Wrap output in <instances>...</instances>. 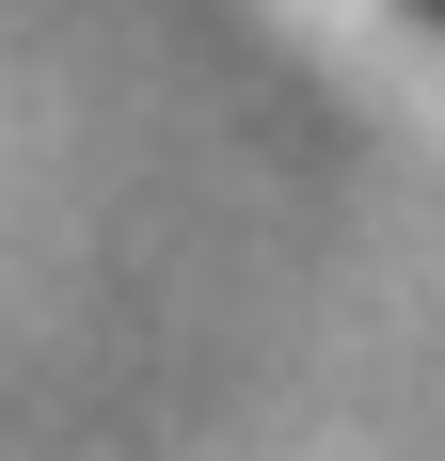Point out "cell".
Here are the masks:
<instances>
[{
	"label": "cell",
	"instance_id": "1",
	"mask_svg": "<svg viewBox=\"0 0 445 461\" xmlns=\"http://www.w3.org/2000/svg\"><path fill=\"white\" fill-rule=\"evenodd\" d=\"M430 16H445V0H430Z\"/></svg>",
	"mask_w": 445,
	"mask_h": 461
}]
</instances>
